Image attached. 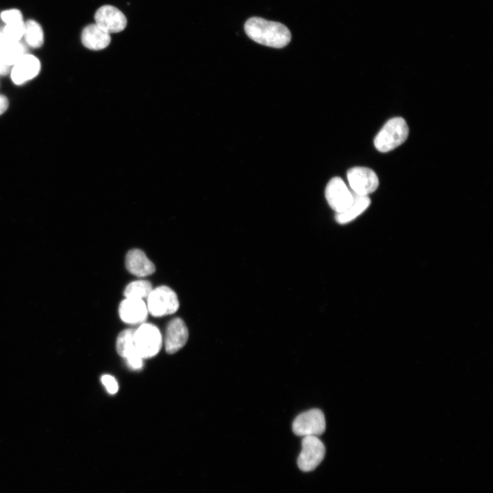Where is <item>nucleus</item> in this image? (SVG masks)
<instances>
[{
    "label": "nucleus",
    "mask_w": 493,
    "mask_h": 493,
    "mask_svg": "<svg viewBox=\"0 0 493 493\" xmlns=\"http://www.w3.org/2000/svg\"><path fill=\"white\" fill-rule=\"evenodd\" d=\"M23 38L29 47L40 48L44 43V31L40 24L34 19L26 21Z\"/></svg>",
    "instance_id": "nucleus-18"
},
{
    "label": "nucleus",
    "mask_w": 493,
    "mask_h": 493,
    "mask_svg": "<svg viewBox=\"0 0 493 493\" xmlns=\"http://www.w3.org/2000/svg\"><path fill=\"white\" fill-rule=\"evenodd\" d=\"M8 100L4 95L0 94V115L3 114L8 108Z\"/></svg>",
    "instance_id": "nucleus-23"
},
{
    "label": "nucleus",
    "mask_w": 493,
    "mask_h": 493,
    "mask_svg": "<svg viewBox=\"0 0 493 493\" xmlns=\"http://www.w3.org/2000/svg\"><path fill=\"white\" fill-rule=\"evenodd\" d=\"M125 265L129 273L139 277L150 275L155 270L154 264L146 254L137 249H131L127 253Z\"/></svg>",
    "instance_id": "nucleus-14"
},
{
    "label": "nucleus",
    "mask_w": 493,
    "mask_h": 493,
    "mask_svg": "<svg viewBox=\"0 0 493 493\" xmlns=\"http://www.w3.org/2000/svg\"><path fill=\"white\" fill-rule=\"evenodd\" d=\"M188 338V330L182 319L175 318L167 325L165 336V349L169 354L181 349Z\"/></svg>",
    "instance_id": "nucleus-12"
},
{
    "label": "nucleus",
    "mask_w": 493,
    "mask_h": 493,
    "mask_svg": "<svg viewBox=\"0 0 493 493\" xmlns=\"http://www.w3.org/2000/svg\"><path fill=\"white\" fill-rule=\"evenodd\" d=\"M325 455V445L317 436L303 437L297 459L298 466L305 472L313 470L323 461Z\"/></svg>",
    "instance_id": "nucleus-6"
},
{
    "label": "nucleus",
    "mask_w": 493,
    "mask_h": 493,
    "mask_svg": "<svg viewBox=\"0 0 493 493\" xmlns=\"http://www.w3.org/2000/svg\"><path fill=\"white\" fill-rule=\"evenodd\" d=\"M325 194L328 204L336 213L344 211L353 201V192L339 177H333L328 182Z\"/></svg>",
    "instance_id": "nucleus-8"
},
{
    "label": "nucleus",
    "mask_w": 493,
    "mask_h": 493,
    "mask_svg": "<svg viewBox=\"0 0 493 493\" xmlns=\"http://www.w3.org/2000/svg\"><path fill=\"white\" fill-rule=\"evenodd\" d=\"M370 204V199L368 196L359 195L353 192L352 203L344 211L336 213V220L339 224L350 223L362 214Z\"/></svg>",
    "instance_id": "nucleus-17"
},
{
    "label": "nucleus",
    "mask_w": 493,
    "mask_h": 493,
    "mask_svg": "<svg viewBox=\"0 0 493 493\" xmlns=\"http://www.w3.org/2000/svg\"><path fill=\"white\" fill-rule=\"evenodd\" d=\"M40 70L38 58L26 53L12 66L11 79L15 84L21 85L37 76Z\"/></svg>",
    "instance_id": "nucleus-11"
},
{
    "label": "nucleus",
    "mask_w": 493,
    "mask_h": 493,
    "mask_svg": "<svg viewBox=\"0 0 493 493\" xmlns=\"http://www.w3.org/2000/svg\"><path fill=\"white\" fill-rule=\"evenodd\" d=\"M25 22L23 21L6 23L2 30L3 34L13 41H20L23 37Z\"/></svg>",
    "instance_id": "nucleus-20"
},
{
    "label": "nucleus",
    "mask_w": 493,
    "mask_h": 493,
    "mask_svg": "<svg viewBox=\"0 0 493 493\" xmlns=\"http://www.w3.org/2000/svg\"><path fill=\"white\" fill-rule=\"evenodd\" d=\"M135 329H129L121 332L116 340L118 353L126 359L128 366L134 370L142 366L143 358L136 349L134 343Z\"/></svg>",
    "instance_id": "nucleus-10"
},
{
    "label": "nucleus",
    "mask_w": 493,
    "mask_h": 493,
    "mask_svg": "<svg viewBox=\"0 0 493 493\" xmlns=\"http://www.w3.org/2000/svg\"><path fill=\"white\" fill-rule=\"evenodd\" d=\"M134 343L143 358L155 356L160 351L162 339L159 329L150 323L142 324L134 331Z\"/></svg>",
    "instance_id": "nucleus-4"
},
{
    "label": "nucleus",
    "mask_w": 493,
    "mask_h": 493,
    "mask_svg": "<svg viewBox=\"0 0 493 493\" xmlns=\"http://www.w3.org/2000/svg\"><path fill=\"white\" fill-rule=\"evenodd\" d=\"M244 30L253 41L270 47H284L291 40L290 31L284 25L259 17L248 19Z\"/></svg>",
    "instance_id": "nucleus-1"
},
{
    "label": "nucleus",
    "mask_w": 493,
    "mask_h": 493,
    "mask_svg": "<svg viewBox=\"0 0 493 493\" xmlns=\"http://www.w3.org/2000/svg\"><path fill=\"white\" fill-rule=\"evenodd\" d=\"M153 287L147 280H136L129 283L124 290L125 298H134L143 299L147 298Z\"/></svg>",
    "instance_id": "nucleus-19"
},
{
    "label": "nucleus",
    "mask_w": 493,
    "mask_h": 493,
    "mask_svg": "<svg viewBox=\"0 0 493 493\" xmlns=\"http://www.w3.org/2000/svg\"><path fill=\"white\" fill-rule=\"evenodd\" d=\"M26 48L20 41L7 38L0 31V62L8 66H13L24 54Z\"/></svg>",
    "instance_id": "nucleus-16"
},
{
    "label": "nucleus",
    "mask_w": 493,
    "mask_h": 493,
    "mask_svg": "<svg viewBox=\"0 0 493 493\" xmlns=\"http://www.w3.org/2000/svg\"><path fill=\"white\" fill-rule=\"evenodd\" d=\"M409 128L404 118L394 117L388 120L374 139V145L380 152L390 151L407 138Z\"/></svg>",
    "instance_id": "nucleus-2"
},
{
    "label": "nucleus",
    "mask_w": 493,
    "mask_h": 493,
    "mask_svg": "<svg viewBox=\"0 0 493 493\" xmlns=\"http://www.w3.org/2000/svg\"><path fill=\"white\" fill-rule=\"evenodd\" d=\"M118 312L123 322L138 324L146 320L148 309L143 299L125 298L119 305Z\"/></svg>",
    "instance_id": "nucleus-13"
},
{
    "label": "nucleus",
    "mask_w": 493,
    "mask_h": 493,
    "mask_svg": "<svg viewBox=\"0 0 493 493\" xmlns=\"http://www.w3.org/2000/svg\"><path fill=\"white\" fill-rule=\"evenodd\" d=\"M347 179L353 193L368 196L377 190L379 179L370 168L355 166L347 171Z\"/></svg>",
    "instance_id": "nucleus-7"
},
{
    "label": "nucleus",
    "mask_w": 493,
    "mask_h": 493,
    "mask_svg": "<svg viewBox=\"0 0 493 493\" xmlns=\"http://www.w3.org/2000/svg\"><path fill=\"white\" fill-rule=\"evenodd\" d=\"M83 45L90 50H101L106 48L111 42L110 33L98 26L90 24L86 26L81 34Z\"/></svg>",
    "instance_id": "nucleus-15"
},
{
    "label": "nucleus",
    "mask_w": 493,
    "mask_h": 493,
    "mask_svg": "<svg viewBox=\"0 0 493 493\" xmlns=\"http://www.w3.org/2000/svg\"><path fill=\"white\" fill-rule=\"evenodd\" d=\"M0 17L5 24L23 21L22 12L17 8H10L2 11Z\"/></svg>",
    "instance_id": "nucleus-21"
},
{
    "label": "nucleus",
    "mask_w": 493,
    "mask_h": 493,
    "mask_svg": "<svg viewBox=\"0 0 493 493\" xmlns=\"http://www.w3.org/2000/svg\"><path fill=\"white\" fill-rule=\"evenodd\" d=\"M326 422L320 409H312L298 415L292 422V431L299 436H317L325 430Z\"/></svg>",
    "instance_id": "nucleus-5"
},
{
    "label": "nucleus",
    "mask_w": 493,
    "mask_h": 493,
    "mask_svg": "<svg viewBox=\"0 0 493 493\" xmlns=\"http://www.w3.org/2000/svg\"><path fill=\"white\" fill-rule=\"evenodd\" d=\"M101 382L105 387L108 392L112 394L117 392L118 385L114 377L110 375H105L101 377Z\"/></svg>",
    "instance_id": "nucleus-22"
},
{
    "label": "nucleus",
    "mask_w": 493,
    "mask_h": 493,
    "mask_svg": "<svg viewBox=\"0 0 493 493\" xmlns=\"http://www.w3.org/2000/svg\"><path fill=\"white\" fill-rule=\"evenodd\" d=\"M179 303L176 293L169 287L161 286L151 290L147 296L148 312L160 317L175 313Z\"/></svg>",
    "instance_id": "nucleus-3"
},
{
    "label": "nucleus",
    "mask_w": 493,
    "mask_h": 493,
    "mask_svg": "<svg viewBox=\"0 0 493 493\" xmlns=\"http://www.w3.org/2000/svg\"><path fill=\"white\" fill-rule=\"evenodd\" d=\"M95 24L108 33H118L127 25L124 14L114 6L105 5L100 7L94 14Z\"/></svg>",
    "instance_id": "nucleus-9"
},
{
    "label": "nucleus",
    "mask_w": 493,
    "mask_h": 493,
    "mask_svg": "<svg viewBox=\"0 0 493 493\" xmlns=\"http://www.w3.org/2000/svg\"><path fill=\"white\" fill-rule=\"evenodd\" d=\"M10 66L5 65L0 62V75H7L10 71Z\"/></svg>",
    "instance_id": "nucleus-24"
}]
</instances>
